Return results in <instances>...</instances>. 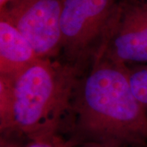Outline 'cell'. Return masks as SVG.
<instances>
[{
	"mask_svg": "<svg viewBox=\"0 0 147 147\" xmlns=\"http://www.w3.org/2000/svg\"><path fill=\"white\" fill-rule=\"evenodd\" d=\"M69 140L147 147V114L131 90L127 65L95 60L74 89Z\"/></svg>",
	"mask_w": 147,
	"mask_h": 147,
	"instance_id": "1",
	"label": "cell"
},
{
	"mask_svg": "<svg viewBox=\"0 0 147 147\" xmlns=\"http://www.w3.org/2000/svg\"><path fill=\"white\" fill-rule=\"evenodd\" d=\"M84 72L55 59H38L12 76H0L1 136L26 137L60 131Z\"/></svg>",
	"mask_w": 147,
	"mask_h": 147,
	"instance_id": "2",
	"label": "cell"
},
{
	"mask_svg": "<svg viewBox=\"0 0 147 147\" xmlns=\"http://www.w3.org/2000/svg\"><path fill=\"white\" fill-rule=\"evenodd\" d=\"M118 0H63L62 61L85 73L100 51Z\"/></svg>",
	"mask_w": 147,
	"mask_h": 147,
	"instance_id": "3",
	"label": "cell"
},
{
	"mask_svg": "<svg viewBox=\"0 0 147 147\" xmlns=\"http://www.w3.org/2000/svg\"><path fill=\"white\" fill-rule=\"evenodd\" d=\"M97 59L127 65L147 64V2L118 0Z\"/></svg>",
	"mask_w": 147,
	"mask_h": 147,
	"instance_id": "4",
	"label": "cell"
},
{
	"mask_svg": "<svg viewBox=\"0 0 147 147\" xmlns=\"http://www.w3.org/2000/svg\"><path fill=\"white\" fill-rule=\"evenodd\" d=\"M63 0H16L0 10L26 38L40 59H54L61 52V16Z\"/></svg>",
	"mask_w": 147,
	"mask_h": 147,
	"instance_id": "5",
	"label": "cell"
},
{
	"mask_svg": "<svg viewBox=\"0 0 147 147\" xmlns=\"http://www.w3.org/2000/svg\"><path fill=\"white\" fill-rule=\"evenodd\" d=\"M30 43L10 21L0 16V76H12L38 61Z\"/></svg>",
	"mask_w": 147,
	"mask_h": 147,
	"instance_id": "6",
	"label": "cell"
},
{
	"mask_svg": "<svg viewBox=\"0 0 147 147\" xmlns=\"http://www.w3.org/2000/svg\"><path fill=\"white\" fill-rule=\"evenodd\" d=\"M127 74L131 90L147 114V64L127 65Z\"/></svg>",
	"mask_w": 147,
	"mask_h": 147,
	"instance_id": "7",
	"label": "cell"
},
{
	"mask_svg": "<svg viewBox=\"0 0 147 147\" xmlns=\"http://www.w3.org/2000/svg\"><path fill=\"white\" fill-rule=\"evenodd\" d=\"M24 147H76V146L68 137H63L60 131H53L28 139Z\"/></svg>",
	"mask_w": 147,
	"mask_h": 147,
	"instance_id": "8",
	"label": "cell"
},
{
	"mask_svg": "<svg viewBox=\"0 0 147 147\" xmlns=\"http://www.w3.org/2000/svg\"><path fill=\"white\" fill-rule=\"evenodd\" d=\"M19 138L16 137L1 136L0 137V147H24L25 144L18 142Z\"/></svg>",
	"mask_w": 147,
	"mask_h": 147,
	"instance_id": "9",
	"label": "cell"
},
{
	"mask_svg": "<svg viewBox=\"0 0 147 147\" xmlns=\"http://www.w3.org/2000/svg\"><path fill=\"white\" fill-rule=\"evenodd\" d=\"M76 147H129L125 146H120V145H115V144H110V143H100V142H88L82 143Z\"/></svg>",
	"mask_w": 147,
	"mask_h": 147,
	"instance_id": "10",
	"label": "cell"
},
{
	"mask_svg": "<svg viewBox=\"0 0 147 147\" xmlns=\"http://www.w3.org/2000/svg\"><path fill=\"white\" fill-rule=\"evenodd\" d=\"M16 1V0H0V10L5 8L7 6L10 5Z\"/></svg>",
	"mask_w": 147,
	"mask_h": 147,
	"instance_id": "11",
	"label": "cell"
},
{
	"mask_svg": "<svg viewBox=\"0 0 147 147\" xmlns=\"http://www.w3.org/2000/svg\"><path fill=\"white\" fill-rule=\"evenodd\" d=\"M139 1H146V2H147V0H139Z\"/></svg>",
	"mask_w": 147,
	"mask_h": 147,
	"instance_id": "12",
	"label": "cell"
}]
</instances>
